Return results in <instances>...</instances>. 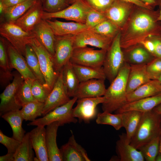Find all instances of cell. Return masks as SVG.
Instances as JSON below:
<instances>
[{
    "instance_id": "1",
    "label": "cell",
    "mask_w": 161,
    "mask_h": 161,
    "mask_svg": "<svg viewBox=\"0 0 161 161\" xmlns=\"http://www.w3.org/2000/svg\"><path fill=\"white\" fill-rule=\"evenodd\" d=\"M130 68V65L125 62L116 77L106 89L102 104L103 111L115 112L128 103L126 88Z\"/></svg>"
},
{
    "instance_id": "2",
    "label": "cell",
    "mask_w": 161,
    "mask_h": 161,
    "mask_svg": "<svg viewBox=\"0 0 161 161\" xmlns=\"http://www.w3.org/2000/svg\"><path fill=\"white\" fill-rule=\"evenodd\" d=\"M161 114L153 109L143 112L137 129L130 142L137 149L155 138L160 136Z\"/></svg>"
},
{
    "instance_id": "3",
    "label": "cell",
    "mask_w": 161,
    "mask_h": 161,
    "mask_svg": "<svg viewBox=\"0 0 161 161\" xmlns=\"http://www.w3.org/2000/svg\"><path fill=\"white\" fill-rule=\"evenodd\" d=\"M120 37L118 33L113 39L107 50L102 66L106 79L110 83L116 77L125 62Z\"/></svg>"
},
{
    "instance_id": "4",
    "label": "cell",
    "mask_w": 161,
    "mask_h": 161,
    "mask_svg": "<svg viewBox=\"0 0 161 161\" xmlns=\"http://www.w3.org/2000/svg\"><path fill=\"white\" fill-rule=\"evenodd\" d=\"M78 98L74 97L66 103L58 107L42 117L36 119L27 124L28 126L44 127L55 122H58L61 126L65 124L76 123L78 120L73 115V106Z\"/></svg>"
},
{
    "instance_id": "5",
    "label": "cell",
    "mask_w": 161,
    "mask_h": 161,
    "mask_svg": "<svg viewBox=\"0 0 161 161\" xmlns=\"http://www.w3.org/2000/svg\"><path fill=\"white\" fill-rule=\"evenodd\" d=\"M0 34L24 57L27 45L35 37L32 31H26L14 23L5 22L0 24Z\"/></svg>"
},
{
    "instance_id": "6",
    "label": "cell",
    "mask_w": 161,
    "mask_h": 161,
    "mask_svg": "<svg viewBox=\"0 0 161 161\" xmlns=\"http://www.w3.org/2000/svg\"><path fill=\"white\" fill-rule=\"evenodd\" d=\"M29 44L38 57L41 70L45 81L44 86L51 92L59 74L54 70L52 56L36 37Z\"/></svg>"
},
{
    "instance_id": "7",
    "label": "cell",
    "mask_w": 161,
    "mask_h": 161,
    "mask_svg": "<svg viewBox=\"0 0 161 161\" xmlns=\"http://www.w3.org/2000/svg\"><path fill=\"white\" fill-rule=\"evenodd\" d=\"M74 36L68 35L55 37V53L52 60L54 70L58 73L70 61L74 49Z\"/></svg>"
},
{
    "instance_id": "8",
    "label": "cell",
    "mask_w": 161,
    "mask_h": 161,
    "mask_svg": "<svg viewBox=\"0 0 161 161\" xmlns=\"http://www.w3.org/2000/svg\"><path fill=\"white\" fill-rule=\"evenodd\" d=\"M107 50L87 46L74 48L70 62L72 64L95 68L102 67Z\"/></svg>"
},
{
    "instance_id": "9",
    "label": "cell",
    "mask_w": 161,
    "mask_h": 161,
    "mask_svg": "<svg viewBox=\"0 0 161 161\" xmlns=\"http://www.w3.org/2000/svg\"><path fill=\"white\" fill-rule=\"evenodd\" d=\"M91 9L84 0H78L58 12L49 13L44 11L42 19L59 18L85 24L87 15Z\"/></svg>"
},
{
    "instance_id": "10",
    "label": "cell",
    "mask_w": 161,
    "mask_h": 161,
    "mask_svg": "<svg viewBox=\"0 0 161 161\" xmlns=\"http://www.w3.org/2000/svg\"><path fill=\"white\" fill-rule=\"evenodd\" d=\"M12 82L6 87L0 94V116L11 111L20 109L22 107L17 105L15 101L17 91L24 80L23 77L17 71L13 72Z\"/></svg>"
},
{
    "instance_id": "11",
    "label": "cell",
    "mask_w": 161,
    "mask_h": 161,
    "mask_svg": "<svg viewBox=\"0 0 161 161\" xmlns=\"http://www.w3.org/2000/svg\"><path fill=\"white\" fill-rule=\"evenodd\" d=\"M104 100L103 96L78 99L76 106L73 108V116L80 121L89 123L97 116V107Z\"/></svg>"
},
{
    "instance_id": "12",
    "label": "cell",
    "mask_w": 161,
    "mask_h": 161,
    "mask_svg": "<svg viewBox=\"0 0 161 161\" xmlns=\"http://www.w3.org/2000/svg\"><path fill=\"white\" fill-rule=\"evenodd\" d=\"M112 38L87 30L75 35L74 48L89 45L107 50L112 43Z\"/></svg>"
},
{
    "instance_id": "13",
    "label": "cell",
    "mask_w": 161,
    "mask_h": 161,
    "mask_svg": "<svg viewBox=\"0 0 161 161\" xmlns=\"http://www.w3.org/2000/svg\"><path fill=\"white\" fill-rule=\"evenodd\" d=\"M70 99L63 83L61 70L51 92L44 103L42 115H45L55 108L66 103Z\"/></svg>"
},
{
    "instance_id": "14",
    "label": "cell",
    "mask_w": 161,
    "mask_h": 161,
    "mask_svg": "<svg viewBox=\"0 0 161 161\" xmlns=\"http://www.w3.org/2000/svg\"><path fill=\"white\" fill-rule=\"evenodd\" d=\"M44 11L42 1L38 0L14 23L26 31L32 32L42 19Z\"/></svg>"
},
{
    "instance_id": "15",
    "label": "cell",
    "mask_w": 161,
    "mask_h": 161,
    "mask_svg": "<svg viewBox=\"0 0 161 161\" xmlns=\"http://www.w3.org/2000/svg\"><path fill=\"white\" fill-rule=\"evenodd\" d=\"M7 50L10 68L16 70L24 80L36 79L29 68L25 58L9 42H7Z\"/></svg>"
},
{
    "instance_id": "16",
    "label": "cell",
    "mask_w": 161,
    "mask_h": 161,
    "mask_svg": "<svg viewBox=\"0 0 161 161\" xmlns=\"http://www.w3.org/2000/svg\"><path fill=\"white\" fill-rule=\"evenodd\" d=\"M116 143V151L117 158L120 161H144L140 151L130 144L126 133L119 135Z\"/></svg>"
},
{
    "instance_id": "17",
    "label": "cell",
    "mask_w": 161,
    "mask_h": 161,
    "mask_svg": "<svg viewBox=\"0 0 161 161\" xmlns=\"http://www.w3.org/2000/svg\"><path fill=\"white\" fill-rule=\"evenodd\" d=\"M60 150L62 161H91L85 150L77 142L73 134Z\"/></svg>"
},
{
    "instance_id": "18",
    "label": "cell",
    "mask_w": 161,
    "mask_h": 161,
    "mask_svg": "<svg viewBox=\"0 0 161 161\" xmlns=\"http://www.w3.org/2000/svg\"><path fill=\"white\" fill-rule=\"evenodd\" d=\"M104 81L92 79L80 82L75 97L78 99L103 96L106 90Z\"/></svg>"
},
{
    "instance_id": "19",
    "label": "cell",
    "mask_w": 161,
    "mask_h": 161,
    "mask_svg": "<svg viewBox=\"0 0 161 161\" xmlns=\"http://www.w3.org/2000/svg\"><path fill=\"white\" fill-rule=\"evenodd\" d=\"M45 134L46 129L44 126H37L29 132L32 145L38 161H49Z\"/></svg>"
},
{
    "instance_id": "20",
    "label": "cell",
    "mask_w": 161,
    "mask_h": 161,
    "mask_svg": "<svg viewBox=\"0 0 161 161\" xmlns=\"http://www.w3.org/2000/svg\"><path fill=\"white\" fill-rule=\"evenodd\" d=\"M32 32L52 56L55 53L56 36L46 20L42 19Z\"/></svg>"
},
{
    "instance_id": "21",
    "label": "cell",
    "mask_w": 161,
    "mask_h": 161,
    "mask_svg": "<svg viewBox=\"0 0 161 161\" xmlns=\"http://www.w3.org/2000/svg\"><path fill=\"white\" fill-rule=\"evenodd\" d=\"M46 129V145L49 161H62L60 149L56 142L58 128L61 126L59 123L55 122L47 125Z\"/></svg>"
},
{
    "instance_id": "22",
    "label": "cell",
    "mask_w": 161,
    "mask_h": 161,
    "mask_svg": "<svg viewBox=\"0 0 161 161\" xmlns=\"http://www.w3.org/2000/svg\"><path fill=\"white\" fill-rule=\"evenodd\" d=\"M146 65H130L127 81V94L151 80L147 72Z\"/></svg>"
},
{
    "instance_id": "23",
    "label": "cell",
    "mask_w": 161,
    "mask_h": 161,
    "mask_svg": "<svg viewBox=\"0 0 161 161\" xmlns=\"http://www.w3.org/2000/svg\"><path fill=\"white\" fill-rule=\"evenodd\" d=\"M56 36L75 35L88 29L84 24L77 22H65L57 20H46Z\"/></svg>"
},
{
    "instance_id": "24",
    "label": "cell",
    "mask_w": 161,
    "mask_h": 161,
    "mask_svg": "<svg viewBox=\"0 0 161 161\" xmlns=\"http://www.w3.org/2000/svg\"><path fill=\"white\" fill-rule=\"evenodd\" d=\"M161 93V83L157 80H151L127 94V101L130 102Z\"/></svg>"
},
{
    "instance_id": "25",
    "label": "cell",
    "mask_w": 161,
    "mask_h": 161,
    "mask_svg": "<svg viewBox=\"0 0 161 161\" xmlns=\"http://www.w3.org/2000/svg\"><path fill=\"white\" fill-rule=\"evenodd\" d=\"M161 104V93L157 95L128 102L117 111L115 113L135 110L145 112L152 110Z\"/></svg>"
},
{
    "instance_id": "26",
    "label": "cell",
    "mask_w": 161,
    "mask_h": 161,
    "mask_svg": "<svg viewBox=\"0 0 161 161\" xmlns=\"http://www.w3.org/2000/svg\"><path fill=\"white\" fill-rule=\"evenodd\" d=\"M129 9V5L125 2L115 0L104 14L107 19L118 27L124 23Z\"/></svg>"
},
{
    "instance_id": "27",
    "label": "cell",
    "mask_w": 161,
    "mask_h": 161,
    "mask_svg": "<svg viewBox=\"0 0 161 161\" xmlns=\"http://www.w3.org/2000/svg\"><path fill=\"white\" fill-rule=\"evenodd\" d=\"M62 80L67 93L70 97H75L80 82L69 61L61 70Z\"/></svg>"
},
{
    "instance_id": "28",
    "label": "cell",
    "mask_w": 161,
    "mask_h": 161,
    "mask_svg": "<svg viewBox=\"0 0 161 161\" xmlns=\"http://www.w3.org/2000/svg\"><path fill=\"white\" fill-rule=\"evenodd\" d=\"M38 0H25L20 3L5 9L1 18L5 22L14 23Z\"/></svg>"
},
{
    "instance_id": "29",
    "label": "cell",
    "mask_w": 161,
    "mask_h": 161,
    "mask_svg": "<svg viewBox=\"0 0 161 161\" xmlns=\"http://www.w3.org/2000/svg\"><path fill=\"white\" fill-rule=\"evenodd\" d=\"M1 117L10 125L13 131L12 137L21 142L26 131L22 127V123L24 119L21 114L20 109L7 112Z\"/></svg>"
},
{
    "instance_id": "30",
    "label": "cell",
    "mask_w": 161,
    "mask_h": 161,
    "mask_svg": "<svg viewBox=\"0 0 161 161\" xmlns=\"http://www.w3.org/2000/svg\"><path fill=\"white\" fill-rule=\"evenodd\" d=\"M142 45L134 47L127 51L125 61L130 65L147 64L155 58Z\"/></svg>"
},
{
    "instance_id": "31",
    "label": "cell",
    "mask_w": 161,
    "mask_h": 161,
    "mask_svg": "<svg viewBox=\"0 0 161 161\" xmlns=\"http://www.w3.org/2000/svg\"><path fill=\"white\" fill-rule=\"evenodd\" d=\"M143 113V112L135 110L127 111L120 113L123 127L126 130V134L129 143L137 129Z\"/></svg>"
},
{
    "instance_id": "32",
    "label": "cell",
    "mask_w": 161,
    "mask_h": 161,
    "mask_svg": "<svg viewBox=\"0 0 161 161\" xmlns=\"http://www.w3.org/2000/svg\"><path fill=\"white\" fill-rule=\"evenodd\" d=\"M72 64L80 82L92 79L105 80L106 79L103 67L95 68L75 64Z\"/></svg>"
},
{
    "instance_id": "33",
    "label": "cell",
    "mask_w": 161,
    "mask_h": 161,
    "mask_svg": "<svg viewBox=\"0 0 161 161\" xmlns=\"http://www.w3.org/2000/svg\"><path fill=\"white\" fill-rule=\"evenodd\" d=\"M154 25V22L151 17L145 13H140L131 20L130 29L133 33L141 34L149 31Z\"/></svg>"
},
{
    "instance_id": "34",
    "label": "cell",
    "mask_w": 161,
    "mask_h": 161,
    "mask_svg": "<svg viewBox=\"0 0 161 161\" xmlns=\"http://www.w3.org/2000/svg\"><path fill=\"white\" fill-rule=\"evenodd\" d=\"M30 138L29 132L25 134L14 154V161H33L36 160Z\"/></svg>"
},
{
    "instance_id": "35",
    "label": "cell",
    "mask_w": 161,
    "mask_h": 161,
    "mask_svg": "<svg viewBox=\"0 0 161 161\" xmlns=\"http://www.w3.org/2000/svg\"><path fill=\"white\" fill-rule=\"evenodd\" d=\"M24 57L31 71L36 79L44 86L45 81L41 70L38 57L30 44L26 46Z\"/></svg>"
},
{
    "instance_id": "36",
    "label": "cell",
    "mask_w": 161,
    "mask_h": 161,
    "mask_svg": "<svg viewBox=\"0 0 161 161\" xmlns=\"http://www.w3.org/2000/svg\"><path fill=\"white\" fill-rule=\"evenodd\" d=\"M44 103L38 101L30 102L22 106L20 111L24 120L34 121L42 115Z\"/></svg>"
},
{
    "instance_id": "37",
    "label": "cell",
    "mask_w": 161,
    "mask_h": 161,
    "mask_svg": "<svg viewBox=\"0 0 161 161\" xmlns=\"http://www.w3.org/2000/svg\"><path fill=\"white\" fill-rule=\"evenodd\" d=\"M33 80L30 79L24 80L18 88L15 96V101L17 105L22 107L29 102L37 101L33 97L31 92Z\"/></svg>"
},
{
    "instance_id": "38",
    "label": "cell",
    "mask_w": 161,
    "mask_h": 161,
    "mask_svg": "<svg viewBox=\"0 0 161 161\" xmlns=\"http://www.w3.org/2000/svg\"><path fill=\"white\" fill-rule=\"evenodd\" d=\"M96 117V122L97 124L110 125L117 130L123 127L120 113L113 114L109 112L103 111L102 113H98Z\"/></svg>"
},
{
    "instance_id": "39",
    "label": "cell",
    "mask_w": 161,
    "mask_h": 161,
    "mask_svg": "<svg viewBox=\"0 0 161 161\" xmlns=\"http://www.w3.org/2000/svg\"><path fill=\"white\" fill-rule=\"evenodd\" d=\"M159 139L160 136L156 137L138 149L145 160L147 161H155L156 157L159 151Z\"/></svg>"
},
{
    "instance_id": "40",
    "label": "cell",
    "mask_w": 161,
    "mask_h": 161,
    "mask_svg": "<svg viewBox=\"0 0 161 161\" xmlns=\"http://www.w3.org/2000/svg\"><path fill=\"white\" fill-rule=\"evenodd\" d=\"M117 27L114 24L107 19L95 27L88 30L106 37L112 38L116 33Z\"/></svg>"
},
{
    "instance_id": "41",
    "label": "cell",
    "mask_w": 161,
    "mask_h": 161,
    "mask_svg": "<svg viewBox=\"0 0 161 161\" xmlns=\"http://www.w3.org/2000/svg\"><path fill=\"white\" fill-rule=\"evenodd\" d=\"M50 92L37 79L33 80L31 92L33 97L37 101L45 103Z\"/></svg>"
},
{
    "instance_id": "42",
    "label": "cell",
    "mask_w": 161,
    "mask_h": 161,
    "mask_svg": "<svg viewBox=\"0 0 161 161\" xmlns=\"http://www.w3.org/2000/svg\"><path fill=\"white\" fill-rule=\"evenodd\" d=\"M69 6L66 0H44L43 3L44 11L49 13L60 11Z\"/></svg>"
},
{
    "instance_id": "43",
    "label": "cell",
    "mask_w": 161,
    "mask_h": 161,
    "mask_svg": "<svg viewBox=\"0 0 161 161\" xmlns=\"http://www.w3.org/2000/svg\"><path fill=\"white\" fill-rule=\"evenodd\" d=\"M107 19L104 13L91 8L87 15L85 24L89 29L95 27Z\"/></svg>"
},
{
    "instance_id": "44",
    "label": "cell",
    "mask_w": 161,
    "mask_h": 161,
    "mask_svg": "<svg viewBox=\"0 0 161 161\" xmlns=\"http://www.w3.org/2000/svg\"><path fill=\"white\" fill-rule=\"evenodd\" d=\"M0 70L7 73H11L7 50V42L3 39L0 40Z\"/></svg>"
},
{
    "instance_id": "45",
    "label": "cell",
    "mask_w": 161,
    "mask_h": 161,
    "mask_svg": "<svg viewBox=\"0 0 161 161\" xmlns=\"http://www.w3.org/2000/svg\"><path fill=\"white\" fill-rule=\"evenodd\" d=\"M147 71L151 80H157L161 75V58H156L146 65Z\"/></svg>"
},
{
    "instance_id": "46",
    "label": "cell",
    "mask_w": 161,
    "mask_h": 161,
    "mask_svg": "<svg viewBox=\"0 0 161 161\" xmlns=\"http://www.w3.org/2000/svg\"><path fill=\"white\" fill-rule=\"evenodd\" d=\"M21 142L13 137L7 136L0 130V143L7 148V153L14 154Z\"/></svg>"
},
{
    "instance_id": "47",
    "label": "cell",
    "mask_w": 161,
    "mask_h": 161,
    "mask_svg": "<svg viewBox=\"0 0 161 161\" xmlns=\"http://www.w3.org/2000/svg\"><path fill=\"white\" fill-rule=\"evenodd\" d=\"M92 9L104 13L115 0H84Z\"/></svg>"
},
{
    "instance_id": "48",
    "label": "cell",
    "mask_w": 161,
    "mask_h": 161,
    "mask_svg": "<svg viewBox=\"0 0 161 161\" xmlns=\"http://www.w3.org/2000/svg\"><path fill=\"white\" fill-rule=\"evenodd\" d=\"M0 83L2 86H4L8 83L9 84L10 80L13 78V73H7L0 70Z\"/></svg>"
},
{
    "instance_id": "49",
    "label": "cell",
    "mask_w": 161,
    "mask_h": 161,
    "mask_svg": "<svg viewBox=\"0 0 161 161\" xmlns=\"http://www.w3.org/2000/svg\"><path fill=\"white\" fill-rule=\"evenodd\" d=\"M139 43L149 52L154 55V45L153 41L142 40Z\"/></svg>"
},
{
    "instance_id": "50",
    "label": "cell",
    "mask_w": 161,
    "mask_h": 161,
    "mask_svg": "<svg viewBox=\"0 0 161 161\" xmlns=\"http://www.w3.org/2000/svg\"><path fill=\"white\" fill-rule=\"evenodd\" d=\"M153 41L155 47L154 56L156 58H161V41L155 39Z\"/></svg>"
},
{
    "instance_id": "51",
    "label": "cell",
    "mask_w": 161,
    "mask_h": 161,
    "mask_svg": "<svg viewBox=\"0 0 161 161\" xmlns=\"http://www.w3.org/2000/svg\"><path fill=\"white\" fill-rule=\"evenodd\" d=\"M24 0H0V2L3 4L5 9L7 7L14 5Z\"/></svg>"
},
{
    "instance_id": "52",
    "label": "cell",
    "mask_w": 161,
    "mask_h": 161,
    "mask_svg": "<svg viewBox=\"0 0 161 161\" xmlns=\"http://www.w3.org/2000/svg\"><path fill=\"white\" fill-rule=\"evenodd\" d=\"M124 2L134 4L138 6L148 8L147 5L140 0H120Z\"/></svg>"
},
{
    "instance_id": "53",
    "label": "cell",
    "mask_w": 161,
    "mask_h": 161,
    "mask_svg": "<svg viewBox=\"0 0 161 161\" xmlns=\"http://www.w3.org/2000/svg\"><path fill=\"white\" fill-rule=\"evenodd\" d=\"M0 161H14V154L7 153L0 157Z\"/></svg>"
},
{
    "instance_id": "54",
    "label": "cell",
    "mask_w": 161,
    "mask_h": 161,
    "mask_svg": "<svg viewBox=\"0 0 161 161\" xmlns=\"http://www.w3.org/2000/svg\"><path fill=\"white\" fill-rule=\"evenodd\" d=\"M153 109L157 113L161 114V104L156 106Z\"/></svg>"
},
{
    "instance_id": "55",
    "label": "cell",
    "mask_w": 161,
    "mask_h": 161,
    "mask_svg": "<svg viewBox=\"0 0 161 161\" xmlns=\"http://www.w3.org/2000/svg\"><path fill=\"white\" fill-rule=\"evenodd\" d=\"M155 161H161V153L159 151L156 157Z\"/></svg>"
},
{
    "instance_id": "56",
    "label": "cell",
    "mask_w": 161,
    "mask_h": 161,
    "mask_svg": "<svg viewBox=\"0 0 161 161\" xmlns=\"http://www.w3.org/2000/svg\"><path fill=\"white\" fill-rule=\"evenodd\" d=\"M141 1H143L146 3L148 4H152L154 2L155 0H140Z\"/></svg>"
},
{
    "instance_id": "57",
    "label": "cell",
    "mask_w": 161,
    "mask_h": 161,
    "mask_svg": "<svg viewBox=\"0 0 161 161\" xmlns=\"http://www.w3.org/2000/svg\"><path fill=\"white\" fill-rule=\"evenodd\" d=\"M78 0H66V2L67 4H72L73 3H75L76 1Z\"/></svg>"
},
{
    "instance_id": "58",
    "label": "cell",
    "mask_w": 161,
    "mask_h": 161,
    "mask_svg": "<svg viewBox=\"0 0 161 161\" xmlns=\"http://www.w3.org/2000/svg\"><path fill=\"white\" fill-rule=\"evenodd\" d=\"M159 152L161 153V133L160 136Z\"/></svg>"
},
{
    "instance_id": "59",
    "label": "cell",
    "mask_w": 161,
    "mask_h": 161,
    "mask_svg": "<svg viewBox=\"0 0 161 161\" xmlns=\"http://www.w3.org/2000/svg\"><path fill=\"white\" fill-rule=\"evenodd\" d=\"M158 20L161 21V11H160L159 17L158 18Z\"/></svg>"
},
{
    "instance_id": "60",
    "label": "cell",
    "mask_w": 161,
    "mask_h": 161,
    "mask_svg": "<svg viewBox=\"0 0 161 161\" xmlns=\"http://www.w3.org/2000/svg\"><path fill=\"white\" fill-rule=\"evenodd\" d=\"M157 80L161 83V75L158 78Z\"/></svg>"
},
{
    "instance_id": "61",
    "label": "cell",
    "mask_w": 161,
    "mask_h": 161,
    "mask_svg": "<svg viewBox=\"0 0 161 161\" xmlns=\"http://www.w3.org/2000/svg\"><path fill=\"white\" fill-rule=\"evenodd\" d=\"M42 2V3L44 2V0H41Z\"/></svg>"
},
{
    "instance_id": "62",
    "label": "cell",
    "mask_w": 161,
    "mask_h": 161,
    "mask_svg": "<svg viewBox=\"0 0 161 161\" xmlns=\"http://www.w3.org/2000/svg\"></svg>"
},
{
    "instance_id": "63",
    "label": "cell",
    "mask_w": 161,
    "mask_h": 161,
    "mask_svg": "<svg viewBox=\"0 0 161 161\" xmlns=\"http://www.w3.org/2000/svg\"></svg>"
}]
</instances>
